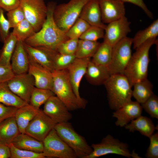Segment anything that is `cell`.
Masks as SVG:
<instances>
[{
	"instance_id": "obj_1",
	"label": "cell",
	"mask_w": 158,
	"mask_h": 158,
	"mask_svg": "<svg viewBox=\"0 0 158 158\" xmlns=\"http://www.w3.org/2000/svg\"><path fill=\"white\" fill-rule=\"evenodd\" d=\"M56 5L53 1L47 4L46 18L41 29L24 42L32 47H44L56 50L61 43L69 39L54 21L53 12Z\"/></svg>"
},
{
	"instance_id": "obj_2",
	"label": "cell",
	"mask_w": 158,
	"mask_h": 158,
	"mask_svg": "<svg viewBox=\"0 0 158 158\" xmlns=\"http://www.w3.org/2000/svg\"><path fill=\"white\" fill-rule=\"evenodd\" d=\"M157 42V38L150 39L136 48L132 54L123 73L132 87L134 83L147 78L149 50Z\"/></svg>"
},
{
	"instance_id": "obj_3",
	"label": "cell",
	"mask_w": 158,
	"mask_h": 158,
	"mask_svg": "<svg viewBox=\"0 0 158 158\" xmlns=\"http://www.w3.org/2000/svg\"><path fill=\"white\" fill-rule=\"evenodd\" d=\"M104 85L111 109L115 111L131 101L132 87L123 74L111 75Z\"/></svg>"
},
{
	"instance_id": "obj_4",
	"label": "cell",
	"mask_w": 158,
	"mask_h": 158,
	"mask_svg": "<svg viewBox=\"0 0 158 158\" xmlns=\"http://www.w3.org/2000/svg\"><path fill=\"white\" fill-rule=\"evenodd\" d=\"M52 91L66 105L69 111L80 109L79 102L74 92L67 69L54 70L52 72Z\"/></svg>"
},
{
	"instance_id": "obj_5",
	"label": "cell",
	"mask_w": 158,
	"mask_h": 158,
	"mask_svg": "<svg viewBox=\"0 0 158 158\" xmlns=\"http://www.w3.org/2000/svg\"><path fill=\"white\" fill-rule=\"evenodd\" d=\"M54 128L61 138L73 150L77 158H85L93 149L84 138L74 130L68 122L56 124Z\"/></svg>"
},
{
	"instance_id": "obj_6",
	"label": "cell",
	"mask_w": 158,
	"mask_h": 158,
	"mask_svg": "<svg viewBox=\"0 0 158 158\" xmlns=\"http://www.w3.org/2000/svg\"><path fill=\"white\" fill-rule=\"evenodd\" d=\"M89 0H70L56 5L53 15L56 25L66 32L79 18L83 8Z\"/></svg>"
},
{
	"instance_id": "obj_7",
	"label": "cell",
	"mask_w": 158,
	"mask_h": 158,
	"mask_svg": "<svg viewBox=\"0 0 158 158\" xmlns=\"http://www.w3.org/2000/svg\"><path fill=\"white\" fill-rule=\"evenodd\" d=\"M91 146L93 151L85 158H96L109 154H116L128 158L140 157L134 151L131 152L127 143L120 141L109 134L104 138L100 142L92 144Z\"/></svg>"
},
{
	"instance_id": "obj_8",
	"label": "cell",
	"mask_w": 158,
	"mask_h": 158,
	"mask_svg": "<svg viewBox=\"0 0 158 158\" xmlns=\"http://www.w3.org/2000/svg\"><path fill=\"white\" fill-rule=\"evenodd\" d=\"M133 40L126 37L112 47L111 59L107 67L111 75L123 74L131 58Z\"/></svg>"
},
{
	"instance_id": "obj_9",
	"label": "cell",
	"mask_w": 158,
	"mask_h": 158,
	"mask_svg": "<svg viewBox=\"0 0 158 158\" xmlns=\"http://www.w3.org/2000/svg\"><path fill=\"white\" fill-rule=\"evenodd\" d=\"M43 142V153L46 158H77L74 152L59 136L54 128Z\"/></svg>"
},
{
	"instance_id": "obj_10",
	"label": "cell",
	"mask_w": 158,
	"mask_h": 158,
	"mask_svg": "<svg viewBox=\"0 0 158 158\" xmlns=\"http://www.w3.org/2000/svg\"><path fill=\"white\" fill-rule=\"evenodd\" d=\"M25 19L33 26L36 32L41 28L46 18L47 7L44 0H20Z\"/></svg>"
},
{
	"instance_id": "obj_11",
	"label": "cell",
	"mask_w": 158,
	"mask_h": 158,
	"mask_svg": "<svg viewBox=\"0 0 158 158\" xmlns=\"http://www.w3.org/2000/svg\"><path fill=\"white\" fill-rule=\"evenodd\" d=\"M90 58H76L67 68L69 78L75 94L78 100L80 109H85L87 102L80 95L79 89L81 81L86 72Z\"/></svg>"
},
{
	"instance_id": "obj_12",
	"label": "cell",
	"mask_w": 158,
	"mask_h": 158,
	"mask_svg": "<svg viewBox=\"0 0 158 158\" xmlns=\"http://www.w3.org/2000/svg\"><path fill=\"white\" fill-rule=\"evenodd\" d=\"M11 90L29 104L32 93L35 87L33 77L28 72L14 75L7 82Z\"/></svg>"
},
{
	"instance_id": "obj_13",
	"label": "cell",
	"mask_w": 158,
	"mask_h": 158,
	"mask_svg": "<svg viewBox=\"0 0 158 158\" xmlns=\"http://www.w3.org/2000/svg\"><path fill=\"white\" fill-rule=\"evenodd\" d=\"M56 124L43 110L40 109L26 128L25 133L43 142Z\"/></svg>"
},
{
	"instance_id": "obj_14",
	"label": "cell",
	"mask_w": 158,
	"mask_h": 158,
	"mask_svg": "<svg viewBox=\"0 0 158 158\" xmlns=\"http://www.w3.org/2000/svg\"><path fill=\"white\" fill-rule=\"evenodd\" d=\"M130 24L125 16L109 23L104 30L103 42L113 47L127 37L131 32Z\"/></svg>"
},
{
	"instance_id": "obj_15",
	"label": "cell",
	"mask_w": 158,
	"mask_h": 158,
	"mask_svg": "<svg viewBox=\"0 0 158 158\" xmlns=\"http://www.w3.org/2000/svg\"><path fill=\"white\" fill-rule=\"evenodd\" d=\"M44 104L43 111L55 124L68 122L72 118L66 105L55 95L50 97Z\"/></svg>"
},
{
	"instance_id": "obj_16",
	"label": "cell",
	"mask_w": 158,
	"mask_h": 158,
	"mask_svg": "<svg viewBox=\"0 0 158 158\" xmlns=\"http://www.w3.org/2000/svg\"><path fill=\"white\" fill-rule=\"evenodd\" d=\"M24 48L29 59L38 63L52 73L54 71V61L57 51L44 47H34L23 42Z\"/></svg>"
},
{
	"instance_id": "obj_17",
	"label": "cell",
	"mask_w": 158,
	"mask_h": 158,
	"mask_svg": "<svg viewBox=\"0 0 158 158\" xmlns=\"http://www.w3.org/2000/svg\"><path fill=\"white\" fill-rule=\"evenodd\" d=\"M102 20L109 23L125 16L124 3L120 0H99Z\"/></svg>"
},
{
	"instance_id": "obj_18",
	"label": "cell",
	"mask_w": 158,
	"mask_h": 158,
	"mask_svg": "<svg viewBox=\"0 0 158 158\" xmlns=\"http://www.w3.org/2000/svg\"><path fill=\"white\" fill-rule=\"evenodd\" d=\"M142 108L137 102L132 100L115 111L112 116L117 118L116 126L124 127L128 123L141 115Z\"/></svg>"
},
{
	"instance_id": "obj_19",
	"label": "cell",
	"mask_w": 158,
	"mask_h": 158,
	"mask_svg": "<svg viewBox=\"0 0 158 158\" xmlns=\"http://www.w3.org/2000/svg\"><path fill=\"white\" fill-rule=\"evenodd\" d=\"M28 73L34 78L35 87L52 91V73L40 65L29 59Z\"/></svg>"
},
{
	"instance_id": "obj_20",
	"label": "cell",
	"mask_w": 158,
	"mask_h": 158,
	"mask_svg": "<svg viewBox=\"0 0 158 158\" xmlns=\"http://www.w3.org/2000/svg\"><path fill=\"white\" fill-rule=\"evenodd\" d=\"M79 18L90 25L98 26L105 30L106 26L102 22L99 0H90L84 5Z\"/></svg>"
},
{
	"instance_id": "obj_21",
	"label": "cell",
	"mask_w": 158,
	"mask_h": 158,
	"mask_svg": "<svg viewBox=\"0 0 158 158\" xmlns=\"http://www.w3.org/2000/svg\"><path fill=\"white\" fill-rule=\"evenodd\" d=\"M29 64L28 57L24 48L23 42L18 40L11 59V69L15 75L27 73Z\"/></svg>"
},
{
	"instance_id": "obj_22",
	"label": "cell",
	"mask_w": 158,
	"mask_h": 158,
	"mask_svg": "<svg viewBox=\"0 0 158 158\" xmlns=\"http://www.w3.org/2000/svg\"><path fill=\"white\" fill-rule=\"evenodd\" d=\"M111 75L107 67L97 65L90 60L85 76L90 84L100 85H104Z\"/></svg>"
},
{
	"instance_id": "obj_23",
	"label": "cell",
	"mask_w": 158,
	"mask_h": 158,
	"mask_svg": "<svg viewBox=\"0 0 158 158\" xmlns=\"http://www.w3.org/2000/svg\"><path fill=\"white\" fill-rule=\"evenodd\" d=\"M20 132L14 116L0 123V142L9 146Z\"/></svg>"
},
{
	"instance_id": "obj_24",
	"label": "cell",
	"mask_w": 158,
	"mask_h": 158,
	"mask_svg": "<svg viewBox=\"0 0 158 158\" xmlns=\"http://www.w3.org/2000/svg\"><path fill=\"white\" fill-rule=\"evenodd\" d=\"M125 126L130 132L139 131L142 135L148 138L157 129L151 119L147 117L140 115L130 121Z\"/></svg>"
},
{
	"instance_id": "obj_25",
	"label": "cell",
	"mask_w": 158,
	"mask_h": 158,
	"mask_svg": "<svg viewBox=\"0 0 158 158\" xmlns=\"http://www.w3.org/2000/svg\"><path fill=\"white\" fill-rule=\"evenodd\" d=\"M12 143L20 149L37 153H42L43 150V142L25 133H19L14 138Z\"/></svg>"
},
{
	"instance_id": "obj_26",
	"label": "cell",
	"mask_w": 158,
	"mask_h": 158,
	"mask_svg": "<svg viewBox=\"0 0 158 158\" xmlns=\"http://www.w3.org/2000/svg\"><path fill=\"white\" fill-rule=\"evenodd\" d=\"M40 109L30 104L18 108L14 117L20 133H25L26 128Z\"/></svg>"
},
{
	"instance_id": "obj_27",
	"label": "cell",
	"mask_w": 158,
	"mask_h": 158,
	"mask_svg": "<svg viewBox=\"0 0 158 158\" xmlns=\"http://www.w3.org/2000/svg\"><path fill=\"white\" fill-rule=\"evenodd\" d=\"M133 86L134 89L132 96L140 104L145 102L154 94L153 85L147 78L134 83Z\"/></svg>"
},
{
	"instance_id": "obj_28",
	"label": "cell",
	"mask_w": 158,
	"mask_h": 158,
	"mask_svg": "<svg viewBox=\"0 0 158 158\" xmlns=\"http://www.w3.org/2000/svg\"><path fill=\"white\" fill-rule=\"evenodd\" d=\"M0 103L18 108L29 104L12 92L6 82L0 83Z\"/></svg>"
},
{
	"instance_id": "obj_29",
	"label": "cell",
	"mask_w": 158,
	"mask_h": 158,
	"mask_svg": "<svg viewBox=\"0 0 158 158\" xmlns=\"http://www.w3.org/2000/svg\"><path fill=\"white\" fill-rule=\"evenodd\" d=\"M18 40L11 32L3 42L0 50V66L11 67V59Z\"/></svg>"
},
{
	"instance_id": "obj_30",
	"label": "cell",
	"mask_w": 158,
	"mask_h": 158,
	"mask_svg": "<svg viewBox=\"0 0 158 158\" xmlns=\"http://www.w3.org/2000/svg\"><path fill=\"white\" fill-rule=\"evenodd\" d=\"M158 35V20H154L145 29L138 31L132 38L133 48L135 49L148 40Z\"/></svg>"
},
{
	"instance_id": "obj_31",
	"label": "cell",
	"mask_w": 158,
	"mask_h": 158,
	"mask_svg": "<svg viewBox=\"0 0 158 158\" xmlns=\"http://www.w3.org/2000/svg\"><path fill=\"white\" fill-rule=\"evenodd\" d=\"M112 47L103 42L100 44L91 59L94 63L108 67L111 61Z\"/></svg>"
},
{
	"instance_id": "obj_32",
	"label": "cell",
	"mask_w": 158,
	"mask_h": 158,
	"mask_svg": "<svg viewBox=\"0 0 158 158\" xmlns=\"http://www.w3.org/2000/svg\"><path fill=\"white\" fill-rule=\"evenodd\" d=\"M100 43L79 39L77 49L75 54L76 58H83L92 57L97 51Z\"/></svg>"
},
{
	"instance_id": "obj_33",
	"label": "cell",
	"mask_w": 158,
	"mask_h": 158,
	"mask_svg": "<svg viewBox=\"0 0 158 158\" xmlns=\"http://www.w3.org/2000/svg\"><path fill=\"white\" fill-rule=\"evenodd\" d=\"M13 28L12 34L18 41L23 42L36 32L32 25L25 19Z\"/></svg>"
},
{
	"instance_id": "obj_34",
	"label": "cell",
	"mask_w": 158,
	"mask_h": 158,
	"mask_svg": "<svg viewBox=\"0 0 158 158\" xmlns=\"http://www.w3.org/2000/svg\"><path fill=\"white\" fill-rule=\"evenodd\" d=\"M54 95V93L50 90L35 87L32 93L29 104L39 109L50 97Z\"/></svg>"
},
{
	"instance_id": "obj_35",
	"label": "cell",
	"mask_w": 158,
	"mask_h": 158,
	"mask_svg": "<svg viewBox=\"0 0 158 158\" xmlns=\"http://www.w3.org/2000/svg\"><path fill=\"white\" fill-rule=\"evenodd\" d=\"M91 25L84 20L79 18L66 32L69 39H79Z\"/></svg>"
},
{
	"instance_id": "obj_36",
	"label": "cell",
	"mask_w": 158,
	"mask_h": 158,
	"mask_svg": "<svg viewBox=\"0 0 158 158\" xmlns=\"http://www.w3.org/2000/svg\"><path fill=\"white\" fill-rule=\"evenodd\" d=\"M76 58L75 55L64 54L57 52L54 61V70L67 69Z\"/></svg>"
},
{
	"instance_id": "obj_37",
	"label": "cell",
	"mask_w": 158,
	"mask_h": 158,
	"mask_svg": "<svg viewBox=\"0 0 158 158\" xmlns=\"http://www.w3.org/2000/svg\"><path fill=\"white\" fill-rule=\"evenodd\" d=\"M11 158H45L43 152L37 153L18 148L11 143L9 146Z\"/></svg>"
},
{
	"instance_id": "obj_38",
	"label": "cell",
	"mask_w": 158,
	"mask_h": 158,
	"mask_svg": "<svg viewBox=\"0 0 158 158\" xmlns=\"http://www.w3.org/2000/svg\"><path fill=\"white\" fill-rule=\"evenodd\" d=\"M141 104L142 109L152 118L158 119V97L157 95L153 94Z\"/></svg>"
},
{
	"instance_id": "obj_39",
	"label": "cell",
	"mask_w": 158,
	"mask_h": 158,
	"mask_svg": "<svg viewBox=\"0 0 158 158\" xmlns=\"http://www.w3.org/2000/svg\"><path fill=\"white\" fill-rule=\"evenodd\" d=\"M79 39H69L61 43L56 50L59 53L66 55H75Z\"/></svg>"
},
{
	"instance_id": "obj_40",
	"label": "cell",
	"mask_w": 158,
	"mask_h": 158,
	"mask_svg": "<svg viewBox=\"0 0 158 158\" xmlns=\"http://www.w3.org/2000/svg\"><path fill=\"white\" fill-rule=\"evenodd\" d=\"M104 30L100 27L91 25L82 35L79 39L97 41L99 39L103 38Z\"/></svg>"
},
{
	"instance_id": "obj_41",
	"label": "cell",
	"mask_w": 158,
	"mask_h": 158,
	"mask_svg": "<svg viewBox=\"0 0 158 158\" xmlns=\"http://www.w3.org/2000/svg\"><path fill=\"white\" fill-rule=\"evenodd\" d=\"M6 15L10 28H13L25 19L23 11L20 6L8 12Z\"/></svg>"
},
{
	"instance_id": "obj_42",
	"label": "cell",
	"mask_w": 158,
	"mask_h": 158,
	"mask_svg": "<svg viewBox=\"0 0 158 158\" xmlns=\"http://www.w3.org/2000/svg\"><path fill=\"white\" fill-rule=\"evenodd\" d=\"M150 144L145 154L147 158H158V132L153 133L149 137Z\"/></svg>"
},
{
	"instance_id": "obj_43",
	"label": "cell",
	"mask_w": 158,
	"mask_h": 158,
	"mask_svg": "<svg viewBox=\"0 0 158 158\" xmlns=\"http://www.w3.org/2000/svg\"><path fill=\"white\" fill-rule=\"evenodd\" d=\"M4 11L0 7V40L3 42L9 35L10 28L8 21L4 16Z\"/></svg>"
},
{
	"instance_id": "obj_44",
	"label": "cell",
	"mask_w": 158,
	"mask_h": 158,
	"mask_svg": "<svg viewBox=\"0 0 158 158\" xmlns=\"http://www.w3.org/2000/svg\"><path fill=\"white\" fill-rule=\"evenodd\" d=\"M18 108L7 106L0 103V123L7 118L14 116Z\"/></svg>"
},
{
	"instance_id": "obj_45",
	"label": "cell",
	"mask_w": 158,
	"mask_h": 158,
	"mask_svg": "<svg viewBox=\"0 0 158 158\" xmlns=\"http://www.w3.org/2000/svg\"><path fill=\"white\" fill-rule=\"evenodd\" d=\"M20 0H0V7L8 12L20 6Z\"/></svg>"
},
{
	"instance_id": "obj_46",
	"label": "cell",
	"mask_w": 158,
	"mask_h": 158,
	"mask_svg": "<svg viewBox=\"0 0 158 158\" xmlns=\"http://www.w3.org/2000/svg\"><path fill=\"white\" fill-rule=\"evenodd\" d=\"M14 75L11 67L0 66V83L7 82Z\"/></svg>"
},
{
	"instance_id": "obj_47",
	"label": "cell",
	"mask_w": 158,
	"mask_h": 158,
	"mask_svg": "<svg viewBox=\"0 0 158 158\" xmlns=\"http://www.w3.org/2000/svg\"><path fill=\"white\" fill-rule=\"evenodd\" d=\"M124 3L128 2L134 4L141 8L150 18H152V13L147 7L143 0H120Z\"/></svg>"
},
{
	"instance_id": "obj_48",
	"label": "cell",
	"mask_w": 158,
	"mask_h": 158,
	"mask_svg": "<svg viewBox=\"0 0 158 158\" xmlns=\"http://www.w3.org/2000/svg\"><path fill=\"white\" fill-rule=\"evenodd\" d=\"M11 152L9 146L0 142V158H9Z\"/></svg>"
}]
</instances>
